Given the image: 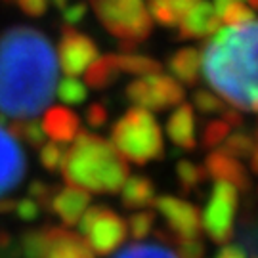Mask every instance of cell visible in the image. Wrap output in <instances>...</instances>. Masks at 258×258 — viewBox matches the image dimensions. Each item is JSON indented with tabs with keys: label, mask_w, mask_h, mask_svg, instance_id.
I'll use <instances>...</instances> for the list:
<instances>
[{
	"label": "cell",
	"mask_w": 258,
	"mask_h": 258,
	"mask_svg": "<svg viewBox=\"0 0 258 258\" xmlns=\"http://www.w3.org/2000/svg\"><path fill=\"white\" fill-rule=\"evenodd\" d=\"M222 149L228 155L235 157V159H249L254 151H256V142H254V134H247V132H233L228 134V138L222 142Z\"/></svg>",
	"instance_id": "obj_25"
},
{
	"label": "cell",
	"mask_w": 258,
	"mask_h": 258,
	"mask_svg": "<svg viewBox=\"0 0 258 258\" xmlns=\"http://www.w3.org/2000/svg\"><path fill=\"white\" fill-rule=\"evenodd\" d=\"M111 144L120 155L136 165L159 161L165 155L163 132L151 111L130 107L111 126Z\"/></svg>",
	"instance_id": "obj_4"
},
{
	"label": "cell",
	"mask_w": 258,
	"mask_h": 258,
	"mask_svg": "<svg viewBox=\"0 0 258 258\" xmlns=\"http://www.w3.org/2000/svg\"><path fill=\"white\" fill-rule=\"evenodd\" d=\"M220 21L226 23V27H237L254 21V10L247 6L245 2H231L228 6H224L220 14Z\"/></svg>",
	"instance_id": "obj_29"
},
{
	"label": "cell",
	"mask_w": 258,
	"mask_h": 258,
	"mask_svg": "<svg viewBox=\"0 0 258 258\" xmlns=\"http://www.w3.org/2000/svg\"><path fill=\"white\" fill-rule=\"evenodd\" d=\"M18 243L21 258H44L48 247V226L29 228L19 235Z\"/></svg>",
	"instance_id": "obj_24"
},
{
	"label": "cell",
	"mask_w": 258,
	"mask_h": 258,
	"mask_svg": "<svg viewBox=\"0 0 258 258\" xmlns=\"http://www.w3.org/2000/svg\"><path fill=\"white\" fill-rule=\"evenodd\" d=\"M166 134L178 149L194 151L197 148L195 138V115L189 103H178L172 115L166 120Z\"/></svg>",
	"instance_id": "obj_17"
},
{
	"label": "cell",
	"mask_w": 258,
	"mask_h": 258,
	"mask_svg": "<svg viewBox=\"0 0 258 258\" xmlns=\"http://www.w3.org/2000/svg\"><path fill=\"white\" fill-rule=\"evenodd\" d=\"M194 105L205 115H220L222 111L228 107L222 98L212 94L211 90H203V88L194 92Z\"/></svg>",
	"instance_id": "obj_32"
},
{
	"label": "cell",
	"mask_w": 258,
	"mask_h": 258,
	"mask_svg": "<svg viewBox=\"0 0 258 258\" xmlns=\"http://www.w3.org/2000/svg\"><path fill=\"white\" fill-rule=\"evenodd\" d=\"M0 258H21L18 239L4 228H0Z\"/></svg>",
	"instance_id": "obj_37"
},
{
	"label": "cell",
	"mask_w": 258,
	"mask_h": 258,
	"mask_svg": "<svg viewBox=\"0 0 258 258\" xmlns=\"http://www.w3.org/2000/svg\"><path fill=\"white\" fill-rule=\"evenodd\" d=\"M231 2H245V0H212V6L216 10V14H220L222 10H224V6H228Z\"/></svg>",
	"instance_id": "obj_43"
},
{
	"label": "cell",
	"mask_w": 258,
	"mask_h": 258,
	"mask_svg": "<svg viewBox=\"0 0 258 258\" xmlns=\"http://www.w3.org/2000/svg\"><path fill=\"white\" fill-rule=\"evenodd\" d=\"M14 211H16V214H18L23 222H33L40 216L42 209H40V205H38L37 201H33L31 197H23V199L16 201V209H14Z\"/></svg>",
	"instance_id": "obj_36"
},
{
	"label": "cell",
	"mask_w": 258,
	"mask_h": 258,
	"mask_svg": "<svg viewBox=\"0 0 258 258\" xmlns=\"http://www.w3.org/2000/svg\"><path fill=\"white\" fill-rule=\"evenodd\" d=\"M63 21L65 25H71V27H75L77 23H81L84 18H86V12H88V4L86 2H73L71 6H65L63 10Z\"/></svg>",
	"instance_id": "obj_38"
},
{
	"label": "cell",
	"mask_w": 258,
	"mask_h": 258,
	"mask_svg": "<svg viewBox=\"0 0 258 258\" xmlns=\"http://www.w3.org/2000/svg\"><path fill=\"white\" fill-rule=\"evenodd\" d=\"M44 258H96V254L81 233L59 226H48V247Z\"/></svg>",
	"instance_id": "obj_16"
},
{
	"label": "cell",
	"mask_w": 258,
	"mask_h": 258,
	"mask_svg": "<svg viewBox=\"0 0 258 258\" xmlns=\"http://www.w3.org/2000/svg\"><path fill=\"white\" fill-rule=\"evenodd\" d=\"M42 132L55 144H69L81 130V117L65 105H48L42 115Z\"/></svg>",
	"instance_id": "obj_15"
},
{
	"label": "cell",
	"mask_w": 258,
	"mask_h": 258,
	"mask_svg": "<svg viewBox=\"0 0 258 258\" xmlns=\"http://www.w3.org/2000/svg\"><path fill=\"white\" fill-rule=\"evenodd\" d=\"M166 67L170 71V77H174L180 84L195 86L201 71V52L194 46L180 48L168 57Z\"/></svg>",
	"instance_id": "obj_18"
},
{
	"label": "cell",
	"mask_w": 258,
	"mask_h": 258,
	"mask_svg": "<svg viewBox=\"0 0 258 258\" xmlns=\"http://www.w3.org/2000/svg\"><path fill=\"white\" fill-rule=\"evenodd\" d=\"M222 21L212 2L201 0L185 14L178 23V38H207L212 37Z\"/></svg>",
	"instance_id": "obj_13"
},
{
	"label": "cell",
	"mask_w": 258,
	"mask_h": 258,
	"mask_svg": "<svg viewBox=\"0 0 258 258\" xmlns=\"http://www.w3.org/2000/svg\"><path fill=\"white\" fill-rule=\"evenodd\" d=\"M237 203H239V195L233 185L226 182L214 184L209 203L201 214V228L212 243L226 245L233 237Z\"/></svg>",
	"instance_id": "obj_7"
},
{
	"label": "cell",
	"mask_w": 258,
	"mask_h": 258,
	"mask_svg": "<svg viewBox=\"0 0 258 258\" xmlns=\"http://www.w3.org/2000/svg\"><path fill=\"white\" fill-rule=\"evenodd\" d=\"M52 194H54V187L48 185L46 182H42V180H33L27 185V197H31L33 201H37L40 205V209H48Z\"/></svg>",
	"instance_id": "obj_34"
},
{
	"label": "cell",
	"mask_w": 258,
	"mask_h": 258,
	"mask_svg": "<svg viewBox=\"0 0 258 258\" xmlns=\"http://www.w3.org/2000/svg\"><path fill=\"white\" fill-rule=\"evenodd\" d=\"M155 226V212L153 211H138L130 214L126 220V230L132 235V239H146Z\"/></svg>",
	"instance_id": "obj_30"
},
{
	"label": "cell",
	"mask_w": 258,
	"mask_h": 258,
	"mask_svg": "<svg viewBox=\"0 0 258 258\" xmlns=\"http://www.w3.org/2000/svg\"><path fill=\"white\" fill-rule=\"evenodd\" d=\"M176 256L178 258H203L205 256V243L199 237H191V239H180L174 237Z\"/></svg>",
	"instance_id": "obj_33"
},
{
	"label": "cell",
	"mask_w": 258,
	"mask_h": 258,
	"mask_svg": "<svg viewBox=\"0 0 258 258\" xmlns=\"http://www.w3.org/2000/svg\"><path fill=\"white\" fill-rule=\"evenodd\" d=\"M205 170L209 178H214L216 182H226L231 184L235 189L241 191H250V174L247 172V168L243 163H239V159L228 155L224 149H211L209 155L205 159Z\"/></svg>",
	"instance_id": "obj_12"
},
{
	"label": "cell",
	"mask_w": 258,
	"mask_h": 258,
	"mask_svg": "<svg viewBox=\"0 0 258 258\" xmlns=\"http://www.w3.org/2000/svg\"><path fill=\"white\" fill-rule=\"evenodd\" d=\"M117 65H119L120 73L134 75V77H146V75L161 73L163 65L159 63L157 59L149 57V55L134 54V52H122L117 54Z\"/></svg>",
	"instance_id": "obj_22"
},
{
	"label": "cell",
	"mask_w": 258,
	"mask_h": 258,
	"mask_svg": "<svg viewBox=\"0 0 258 258\" xmlns=\"http://www.w3.org/2000/svg\"><path fill=\"white\" fill-rule=\"evenodd\" d=\"M201 0H148V12L163 27H176L180 19Z\"/></svg>",
	"instance_id": "obj_21"
},
{
	"label": "cell",
	"mask_w": 258,
	"mask_h": 258,
	"mask_svg": "<svg viewBox=\"0 0 258 258\" xmlns=\"http://www.w3.org/2000/svg\"><path fill=\"white\" fill-rule=\"evenodd\" d=\"M57 57L38 29L16 25L0 33V113L31 119L55 96Z\"/></svg>",
	"instance_id": "obj_1"
},
{
	"label": "cell",
	"mask_w": 258,
	"mask_h": 258,
	"mask_svg": "<svg viewBox=\"0 0 258 258\" xmlns=\"http://www.w3.org/2000/svg\"><path fill=\"white\" fill-rule=\"evenodd\" d=\"M231 132V126L222 119H212L205 124L203 134H201V144L205 149H216L222 146V142L228 138V134Z\"/></svg>",
	"instance_id": "obj_28"
},
{
	"label": "cell",
	"mask_w": 258,
	"mask_h": 258,
	"mask_svg": "<svg viewBox=\"0 0 258 258\" xmlns=\"http://www.w3.org/2000/svg\"><path fill=\"white\" fill-rule=\"evenodd\" d=\"M61 174L69 185L88 194H119L130 166L109 140L79 130L71 148L65 149Z\"/></svg>",
	"instance_id": "obj_3"
},
{
	"label": "cell",
	"mask_w": 258,
	"mask_h": 258,
	"mask_svg": "<svg viewBox=\"0 0 258 258\" xmlns=\"http://www.w3.org/2000/svg\"><path fill=\"white\" fill-rule=\"evenodd\" d=\"M40 165L46 168L48 172H59L65 159V148L63 144H55L48 142L40 148Z\"/></svg>",
	"instance_id": "obj_31"
},
{
	"label": "cell",
	"mask_w": 258,
	"mask_h": 258,
	"mask_svg": "<svg viewBox=\"0 0 258 258\" xmlns=\"http://www.w3.org/2000/svg\"><path fill=\"white\" fill-rule=\"evenodd\" d=\"M113 258H178L174 250L161 243H132L128 247L117 252Z\"/></svg>",
	"instance_id": "obj_26"
},
{
	"label": "cell",
	"mask_w": 258,
	"mask_h": 258,
	"mask_svg": "<svg viewBox=\"0 0 258 258\" xmlns=\"http://www.w3.org/2000/svg\"><path fill=\"white\" fill-rule=\"evenodd\" d=\"M155 209L166 220L168 231L180 239L199 237L201 233V212L195 205L178 199L174 195H159L155 197Z\"/></svg>",
	"instance_id": "obj_10"
},
{
	"label": "cell",
	"mask_w": 258,
	"mask_h": 258,
	"mask_svg": "<svg viewBox=\"0 0 258 258\" xmlns=\"http://www.w3.org/2000/svg\"><path fill=\"white\" fill-rule=\"evenodd\" d=\"M48 2H52V4H54L55 8L63 10L65 6H67V2H69V0H48Z\"/></svg>",
	"instance_id": "obj_44"
},
{
	"label": "cell",
	"mask_w": 258,
	"mask_h": 258,
	"mask_svg": "<svg viewBox=\"0 0 258 258\" xmlns=\"http://www.w3.org/2000/svg\"><path fill=\"white\" fill-rule=\"evenodd\" d=\"M77 226L79 233L98 256H107L115 252L128 235L126 220H122L117 212L105 205H94L86 209Z\"/></svg>",
	"instance_id": "obj_6"
},
{
	"label": "cell",
	"mask_w": 258,
	"mask_h": 258,
	"mask_svg": "<svg viewBox=\"0 0 258 258\" xmlns=\"http://www.w3.org/2000/svg\"><path fill=\"white\" fill-rule=\"evenodd\" d=\"M16 209V201L10 197H0V214H10Z\"/></svg>",
	"instance_id": "obj_42"
},
{
	"label": "cell",
	"mask_w": 258,
	"mask_h": 258,
	"mask_svg": "<svg viewBox=\"0 0 258 258\" xmlns=\"http://www.w3.org/2000/svg\"><path fill=\"white\" fill-rule=\"evenodd\" d=\"M29 18H42L48 12V0H14Z\"/></svg>",
	"instance_id": "obj_39"
},
{
	"label": "cell",
	"mask_w": 258,
	"mask_h": 258,
	"mask_svg": "<svg viewBox=\"0 0 258 258\" xmlns=\"http://www.w3.org/2000/svg\"><path fill=\"white\" fill-rule=\"evenodd\" d=\"M124 94L128 102L136 107L151 111H163L184 102L185 92L184 86L170 75L153 73L146 75L142 79H134L126 84Z\"/></svg>",
	"instance_id": "obj_8"
},
{
	"label": "cell",
	"mask_w": 258,
	"mask_h": 258,
	"mask_svg": "<svg viewBox=\"0 0 258 258\" xmlns=\"http://www.w3.org/2000/svg\"><path fill=\"white\" fill-rule=\"evenodd\" d=\"M98 44L88 35L77 31L71 25H63L57 46L59 67L65 77H79L98 57Z\"/></svg>",
	"instance_id": "obj_9"
},
{
	"label": "cell",
	"mask_w": 258,
	"mask_h": 258,
	"mask_svg": "<svg viewBox=\"0 0 258 258\" xmlns=\"http://www.w3.org/2000/svg\"><path fill=\"white\" fill-rule=\"evenodd\" d=\"M120 69L117 65V54L98 55L92 63L84 69V81L94 90H105L117 83Z\"/></svg>",
	"instance_id": "obj_20"
},
{
	"label": "cell",
	"mask_w": 258,
	"mask_h": 258,
	"mask_svg": "<svg viewBox=\"0 0 258 258\" xmlns=\"http://www.w3.org/2000/svg\"><path fill=\"white\" fill-rule=\"evenodd\" d=\"M249 4H250V8H256L258 0H249Z\"/></svg>",
	"instance_id": "obj_45"
},
{
	"label": "cell",
	"mask_w": 258,
	"mask_h": 258,
	"mask_svg": "<svg viewBox=\"0 0 258 258\" xmlns=\"http://www.w3.org/2000/svg\"><path fill=\"white\" fill-rule=\"evenodd\" d=\"M256 19L220 27L201 52L205 81L237 111H256Z\"/></svg>",
	"instance_id": "obj_2"
},
{
	"label": "cell",
	"mask_w": 258,
	"mask_h": 258,
	"mask_svg": "<svg viewBox=\"0 0 258 258\" xmlns=\"http://www.w3.org/2000/svg\"><path fill=\"white\" fill-rule=\"evenodd\" d=\"M155 184L148 176H128L120 187V201L126 209H146L155 201Z\"/></svg>",
	"instance_id": "obj_19"
},
{
	"label": "cell",
	"mask_w": 258,
	"mask_h": 258,
	"mask_svg": "<svg viewBox=\"0 0 258 258\" xmlns=\"http://www.w3.org/2000/svg\"><path fill=\"white\" fill-rule=\"evenodd\" d=\"M214 258H249V254H247V250L243 249L241 245L226 243V245H222V249L216 252Z\"/></svg>",
	"instance_id": "obj_40"
},
{
	"label": "cell",
	"mask_w": 258,
	"mask_h": 258,
	"mask_svg": "<svg viewBox=\"0 0 258 258\" xmlns=\"http://www.w3.org/2000/svg\"><path fill=\"white\" fill-rule=\"evenodd\" d=\"M27 172V159L19 142L0 126V197L16 191Z\"/></svg>",
	"instance_id": "obj_11"
},
{
	"label": "cell",
	"mask_w": 258,
	"mask_h": 258,
	"mask_svg": "<svg viewBox=\"0 0 258 258\" xmlns=\"http://www.w3.org/2000/svg\"><path fill=\"white\" fill-rule=\"evenodd\" d=\"M90 194L84 191L77 185H65V187H54V194L50 199L48 209L54 212L55 216H59L67 228L77 226L79 218L83 216V212L90 205Z\"/></svg>",
	"instance_id": "obj_14"
},
{
	"label": "cell",
	"mask_w": 258,
	"mask_h": 258,
	"mask_svg": "<svg viewBox=\"0 0 258 258\" xmlns=\"http://www.w3.org/2000/svg\"><path fill=\"white\" fill-rule=\"evenodd\" d=\"M176 178H178V184H180V191L184 195L197 191V187H201V184H205L209 180L205 166L195 165L189 159H180L176 163Z\"/></svg>",
	"instance_id": "obj_23"
},
{
	"label": "cell",
	"mask_w": 258,
	"mask_h": 258,
	"mask_svg": "<svg viewBox=\"0 0 258 258\" xmlns=\"http://www.w3.org/2000/svg\"><path fill=\"white\" fill-rule=\"evenodd\" d=\"M96 18L111 37L119 40L122 52H134L148 40L153 19L144 0H88Z\"/></svg>",
	"instance_id": "obj_5"
},
{
	"label": "cell",
	"mask_w": 258,
	"mask_h": 258,
	"mask_svg": "<svg viewBox=\"0 0 258 258\" xmlns=\"http://www.w3.org/2000/svg\"><path fill=\"white\" fill-rule=\"evenodd\" d=\"M55 96L69 105H79L86 100L88 90L86 84L81 83L77 77H65L59 81V84H55Z\"/></svg>",
	"instance_id": "obj_27"
},
{
	"label": "cell",
	"mask_w": 258,
	"mask_h": 258,
	"mask_svg": "<svg viewBox=\"0 0 258 258\" xmlns=\"http://www.w3.org/2000/svg\"><path fill=\"white\" fill-rule=\"evenodd\" d=\"M220 117L230 124L231 128H241V126H243V113L237 109H233V107H226V109L220 113Z\"/></svg>",
	"instance_id": "obj_41"
},
{
	"label": "cell",
	"mask_w": 258,
	"mask_h": 258,
	"mask_svg": "<svg viewBox=\"0 0 258 258\" xmlns=\"http://www.w3.org/2000/svg\"><path fill=\"white\" fill-rule=\"evenodd\" d=\"M84 119H86V124H90L92 128H102V126H105L107 119H109V113H107L105 103L102 102L90 103L86 107V111H84Z\"/></svg>",
	"instance_id": "obj_35"
}]
</instances>
